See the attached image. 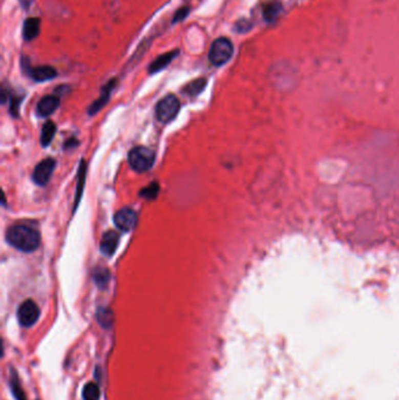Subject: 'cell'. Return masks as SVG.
Here are the masks:
<instances>
[{"instance_id": "17", "label": "cell", "mask_w": 399, "mask_h": 400, "mask_svg": "<svg viewBox=\"0 0 399 400\" xmlns=\"http://www.w3.org/2000/svg\"><path fill=\"white\" fill-rule=\"evenodd\" d=\"M96 319L102 328L109 329L114 324V312L109 308H100L97 310Z\"/></svg>"}, {"instance_id": "9", "label": "cell", "mask_w": 399, "mask_h": 400, "mask_svg": "<svg viewBox=\"0 0 399 400\" xmlns=\"http://www.w3.org/2000/svg\"><path fill=\"white\" fill-rule=\"evenodd\" d=\"M116 85H117V79H112L107 82L103 87H102L100 97H98L95 102H93L92 106L89 107V110H88L89 115L96 114L102 108H103V107L107 104V102L109 101L110 95H112L113 90H114L115 87H116Z\"/></svg>"}, {"instance_id": "11", "label": "cell", "mask_w": 399, "mask_h": 400, "mask_svg": "<svg viewBox=\"0 0 399 400\" xmlns=\"http://www.w3.org/2000/svg\"><path fill=\"white\" fill-rule=\"evenodd\" d=\"M59 106L60 98L55 96V95L44 96L38 102V106H36V114H38L40 117H47L54 113V111L59 108Z\"/></svg>"}, {"instance_id": "16", "label": "cell", "mask_w": 399, "mask_h": 400, "mask_svg": "<svg viewBox=\"0 0 399 400\" xmlns=\"http://www.w3.org/2000/svg\"><path fill=\"white\" fill-rule=\"evenodd\" d=\"M56 131V125L54 124V122L52 121H47L44 124L43 130H41V137H40V142L43 144V146H48L54 138Z\"/></svg>"}, {"instance_id": "22", "label": "cell", "mask_w": 399, "mask_h": 400, "mask_svg": "<svg viewBox=\"0 0 399 400\" xmlns=\"http://www.w3.org/2000/svg\"><path fill=\"white\" fill-rule=\"evenodd\" d=\"M190 11L191 8L190 6H183L178 8V11L176 12L174 18H172V24H177V23H180L183 22V20L185 18H187V15L190 14Z\"/></svg>"}, {"instance_id": "25", "label": "cell", "mask_w": 399, "mask_h": 400, "mask_svg": "<svg viewBox=\"0 0 399 400\" xmlns=\"http://www.w3.org/2000/svg\"><path fill=\"white\" fill-rule=\"evenodd\" d=\"M33 2H34V0H19L20 5H22V7L24 8V10H27V8H30L31 5L33 4Z\"/></svg>"}, {"instance_id": "1", "label": "cell", "mask_w": 399, "mask_h": 400, "mask_svg": "<svg viewBox=\"0 0 399 400\" xmlns=\"http://www.w3.org/2000/svg\"><path fill=\"white\" fill-rule=\"evenodd\" d=\"M6 240L14 248L30 253L40 246L41 237L38 230L30 226L14 225L6 232Z\"/></svg>"}, {"instance_id": "4", "label": "cell", "mask_w": 399, "mask_h": 400, "mask_svg": "<svg viewBox=\"0 0 399 400\" xmlns=\"http://www.w3.org/2000/svg\"><path fill=\"white\" fill-rule=\"evenodd\" d=\"M180 102L175 95H166L157 103L156 107V117L159 122L169 123L175 119L179 113Z\"/></svg>"}, {"instance_id": "10", "label": "cell", "mask_w": 399, "mask_h": 400, "mask_svg": "<svg viewBox=\"0 0 399 400\" xmlns=\"http://www.w3.org/2000/svg\"><path fill=\"white\" fill-rule=\"evenodd\" d=\"M118 243H120V234L115 230H108L102 236L100 243L101 251L107 257H112L116 251Z\"/></svg>"}, {"instance_id": "19", "label": "cell", "mask_w": 399, "mask_h": 400, "mask_svg": "<svg viewBox=\"0 0 399 400\" xmlns=\"http://www.w3.org/2000/svg\"><path fill=\"white\" fill-rule=\"evenodd\" d=\"M100 387L94 382L88 383V384L83 387V391H82V398H83V400H98L100 399Z\"/></svg>"}, {"instance_id": "3", "label": "cell", "mask_w": 399, "mask_h": 400, "mask_svg": "<svg viewBox=\"0 0 399 400\" xmlns=\"http://www.w3.org/2000/svg\"><path fill=\"white\" fill-rule=\"evenodd\" d=\"M233 44L227 38H218L211 45L208 52V60L213 66L227 64L233 55Z\"/></svg>"}, {"instance_id": "24", "label": "cell", "mask_w": 399, "mask_h": 400, "mask_svg": "<svg viewBox=\"0 0 399 400\" xmlns=\"http://www.w3.org/2000/svg\"><path fill=\"white\" fill-rule=\"evenodd\" d=\"M83 165L82 164L81 166V170H80V173H79V187H77V197H76V203H79L80 200V196H81V190H82V184H83V180H85V177H86V171L82 170L83 169Z\"/></svg>"}, {"instance_id": "5", "label": "cell", "mask_w": 399, "mask_h": 400, "mask_svg": "<svg viewBox=\"0 0 399 400\" xmlns=\"http://www.w3.org/2000/svg\"><path fill=\"white\" fill-rule=\"evenodd\" d=\"M40 316L39 307L32 300H26L18 309V320L23 327H32L36 323Z\"/></svg>"}, {"instance_id": "7", "label": "cell", "mask_w": 399, "mask_h": 400, "mask_svg": "<svg viewBox=\"0 0 399 400\" xmlns=\"http://www.w3.org/2000/svg\"><path fill=\"white\" fill-rule=\"evenodd\" d=\"M54 169H55V160L53 158L48 157L41 160V162L35 166L34 171H33L32 178L34 180V183L40 185V186L46 185L49 181V179H51Z\"/></svg>"}, {"instance_id": "14", "label": "cell", "mask_w": 399, "mask_h": 400, "mask_svg": "<svg viewBox=\"0 0 399 400\" xmlns=\"http://www.w3.org/2000/svg\"><path fill=\"white\" fill-rule=\"evenodd\" d=\"M282 11V6L279 2H269L267 3L262 10V15L267 23H273L278 19Z\"/></svg>"}, {"instance_id": "23", "label": "cell", "mask_w": 399, "mask_h": 400, "mask_svg": "<svg viewBox=\"0 0 399 400\" xmlns=\"http://www.w3.org/2000/svg\"><path fill=\"white\" fill-rule=\"evenodd\" d=\"M250 27H252V24H250L248 20H246V19L239 20V22L236 24V26H234V28H236V31L238 33L248 32L250 30Z\"/></svg>"}, {"instance_id": "21", "label": "cell", "mask_w": 399, "mask_h": 400, "mask_svg": "<svg viewBox=\"0 0 399 400\" xmlns=\"http://www.w3.org/2000/svg\"><path fill=\"white\" fill-rule=\"evenodd\" d=\"M158 192H159L158 184L152 183L151 185H149V186L143 188L139 195H141L143 198H145V199H148V200H151V199H155V198L158 196Z\"/></svg>"}, {"instance_id": "15", "label": "cell", "mask_w": 399, "mask_h": 400, "mask_svg": "<svg viewBox=\"0 0 399 400\" xmlns=\"http://www.w3.org/2000/svg\"><path fill=\"white\" fill-rule=\"evenodd\" d=\"M206 87V80L204 77H199V79H196L184 87L183 93L188 95V96H197L199 95Z\"/></svg>"}, {"instance_id": "8", "label": "cell", "mask_w": 399, "mask_h": 400, "mask_svg": "<svg viewBox=\"0 0 399 400\" xmlns=\"http://www.w3.org/2000/svg\"><path fill=\"white\" fill-rule=\"evenodd\" d=\"M30 64H25L23 61V67H27V74L31 79L35 82H45L53 80L57 75V72L52 66H39V67H31Z\"/></svg>"}, {"instance_id": "20", "label": "cell", "mask_w": 399, "mask_h": 400, "mask_svg": "<svg viewBox=\"0 0 399 400\" xmlns=\"http://www.w3.org/2000/svg\"><path fill=\"white\" fill-rule=\"evenodd\" d=\"M94 280L98 287H106L110 280V273L107 268L98 267L94 270Z\"/></svg>"}, {"instance_id": "18", "label": "cell", "mask_w": 399, "mask_h": 400, "mask_svg": "<svg viewBox=\"0 0 399 400\" xmlns=\"http://www.w3.org/2000/svg\"><path fill=\"white\" fill-rule=\"evenodd\" d=\"M10 386H11L12 393H13V397L16 400H26V395H25L22 384H20V381L18 378V374L15 373V371H12L11 379H10Z\"/></svg>"}, {"instance_id": "12", "label": "cell", "mask_w": 399, "mask_h": 400, "mask_svg": "<svg viewBox=\"0 0 399 400\" xmlns=\"http://www.w3.org/2000/svg\"><path fill=\"white\" fill-rule=\"evenodd\" d=\"M178 55H179V49H174V51L164 53V54L157 56L154 61H152L149 66L148 72H149V74H156L160 71H163V69L166 68L167 66L170 65Z\"/></svg>"}, {"instance_id": "13", "label": "cell", "mask_w": 399, "mask_h": 400, "mask_svg": "<svg viewBox=\"0 0 399 400\" xmlns=\"http://www.w3.org/2000/svg\"><path fill=\"white\" fill-rule=\"evenodd\" d=\"M41 20L36 16H32L25 20L23 26V36L26 41H32L36 39L40 34Z\"/></svg>"}, {"instance_id": "2", "label": "cell", "mask_w": 399, "mask_h": 400, "mask_svg": "<svg viewBox=\"0 0 399 400\" xmlns=\"http://www.w3.org/2000/svg\"><path fill=\"white\" fill-rule=\"evenodd\" d=\"M128 162L134 171L139 173L146 172L155 163V154L146 146H136L129 152Z\"/></svg>"}, {"instance_id": "6", "label": "cell", "mask_w": 399, "mask_h": 400, "mask_svg": "<svg viewBox=\"0 0 399 400\" xmlns=\"http://www.w3.org/2000/svg\"><path fill=\"white\" fill-rule=\"evenodd\" d=\"M137 213L131 207L121 208L120 211L115 213L114 217L115 226L123 232H129V230L134 229L136 224H137Z\"/></svg>"}]
</instances>
